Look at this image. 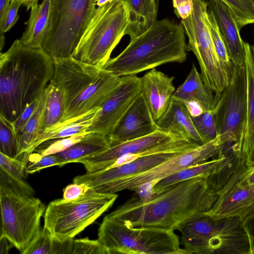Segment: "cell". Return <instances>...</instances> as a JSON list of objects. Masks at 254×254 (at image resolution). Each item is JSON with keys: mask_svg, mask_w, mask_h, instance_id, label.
Here are the masks:
<instances>
[{"mask_svg": "<svg viewBox=\"0 0 254 254\" xmlns=\"http://www.w3.org/2000/svg\"><path fill=\"white\" fill-rule=\"evenodd\" d=\"M175 13L177 16L184 19L190 15L193 9V0H172Z\"/></svg>", "mask_w": 254, "mask_h": 254, "instance_id": "47", "label": "cell"}, {"mask_svg": "<svg viewBox=\"0 0 254 254\" xmlns=\"http://www.w3.org/2000/svg\"><path fill=\"white\" fill-rule=\"evenodd\" d=\"M129 23V12L123 0H112L95 8L72 54L75 59L102 68Z\"/></svg>", "mask_w": 254, "mask_h": 254, "instance_id": "5", "label": "cell"}, {"mask_svg": "<svg viewBox=\"0 0 254 254\" xmlns=\"http://www.w3.org/2000/svg\"><path fill=\"white\" fill-rule=\"evenodd\" d=\"M95 0H52L49 30L41 49L53 60L72 55L95 9Z\"/></svg>", "mask_w": 254, "mask_h": 254, "instance_id": "10", "label": "cell"}, {"mask_svg": "<svg viewBox=\"0 0 254 254\" xmlns=\"http://www.w3.org/2000/svg\"><path fill=\"white\" fill-rule=\"evenodd\" d=\"M118 196L91 189L74 200L55 199L46 207L44 227L58 238H73L111 207Z\"/></svg>", "mask_w": 254, "mask_h": 254, "instance_id": "9", "label": "cell"}, {"mask_svg": "<svg viewBox=\"0 0 254 254\" xmlns=\"http://www.w3.org/2000/svg\"><path fill=\"white\" fill-rule=\"evenodd\" d=\"M91 188L84 183H73L66 186L63 191V199L67 201L76 200L85 194Z\"/></svg>", "mask_w": 254, "mask_h": 254, "instance_id": "45", "label": "cell"}, {"mask_svg": "<svg viewBox=\"0 0 254 254\" xmlns=\"http://www.w3.org/2000/svg\"><path fill=\"white\" fill-rule=\"evenodd\" d=\"M98 239L107 254H190L180 247L174 231L130 227L106 215L98 230Z\"/></svg>", "mask_w": 254, "mask_h": 254, "instance_id": "6", "label": "cell"}, {"mask_svg": "<svg viewBox=\"0 0 254 254\" xmlns=\"http://www.w3.org/2000/svg\"><path fill=\"white\" fill-rule=\"evenodd\" d=\"M219 98L205 85L201 74L192 64L185 80L175 91L171 99L180 102L186 106L196 103L200 105L204 111H208L215 108Z\"/></svg>", "mask_w": 254, "mask_h": 254, "instance_id": "22", "label": "cell"}, {"mask_svg": "<svg viewBox=\"0 0 254 254\" xmlns=\"http://www.w3.org/2000/svg\"><path fill=\"white\" fill-rule=\"evenodd\" d=\"M110 147L108 136L90 131L80 141L66 150L55 154L58 158V166L62 167L70 163H76L80 159L100 153Z\"/></svg>", "mask_w": 254, "mask_h": 254, "instance_id": "28", "label": "cell"}, {"mask_svg": "<svg viewBox=\"0 0 254 254\" xmlns=\"http://www.w3.org/2000/svg\"><path fill=\"white\" fill-rule=\"evenodd\" d=\"M193 2L191 14L181 21L189 40L187 51L195 56L205 85L220 96L229 84L233 69L224 64L216 52L209 25L207 1Z\"/></svg>", "mask_w": 254, "mask_h": 254, "instance_id": "8", "label": "cell"}, {"mask_svg": "<svg viewBox=\"0 0 254 254\" xmlns=\"http://www.w3.org/2000/svg\"><path fill=\"white\" fill-rule=\"evenodd\" d=\"M14 247L11 242L4 235L0 238V254H7L10 249Z\"/></svg>", "mask_w": 254, "mask_h": 254, "instance_id": "51", "label": "cell"}, {"mask_svg": "<svg viewBox=\"0 0 254 254\" xmlns=\"http://www.w3.org/2000/svg\"><path fill=\"white\" fill-rule=\"evenodd\" d=\"M242 220L243 227L249 237L251 254H254V213Z\"/></svg>", "mask_w": 254, "mask_h": 254, "instance_id": "49", "label": "cell"}, {"mask_svg": "<svg viewBox=\"0 0 254 254\" xmlns=\"http://www.w3.org/2000/svg\"><path fill=\"white\" fill-rule=\"evenodd\" d=\"M89 132L85 131L69 137L45 141L40 144L33 152H35L39 156L41 157L56 154L66 150L80 141Z\"/></svg>", "mask_w": 254, "mask_h": 254, "instance_id": "34", "label": "cell"}, {"mask_svg": "<svg viewBox=\"0 0 254 254\" xmlns=\"http://www.w3.org/2000/svg\"><path fill=\"white\" fill-rule=\"evenodd\" d=\"M191 117L194 126L204 143L214 139L218 135L214 109Z\"/></svg>", "mask_w": 254, "mask_h": 254, "instance_id": "35", "label": "cell"}, {"mask_svg": "<svg viewBox=\"0 0 254 254\" xmlns=\"http://www.w3.org/2000/svg\"><path fill=\"white\" fill-rule=\"evenodd\" d=\"M200 145L186 138L179 137L168 145L143 154L126 164L96 172L77 176L73 183H84L91 189L123 178L136 175L185 152Z\"/></svg>", "mask_w": 254, "mask_h": 254, "instance_id": "13", "label": "cell"}, {"mask_svg": "<svg viewBox=\"0 0 254 254\" xmlns=\"http://www.w3.org/2000/svg\"><path fill=\"white\" fill-rule=\"evenodd\" d=\"M100 108H95L80 116L62 121L38 134L27 152L26 157L28 158L29 155L45 141L69 137L87 131Z\"/></svg>", "mask_w": 254, "mask_h": 254, "instance_id": "26", "label": "cell"}, {"mask_svg": "<svg viewBox=\"0 0 254 254\" xmlns=\"http://www.w3.org/2000/svg\"><path fill=\"white\" fill-rule=\"evenodd\" d=\"M59 164V159L55 154L41 157L33 152L28 157L26 171L27 174H32L46 168L58 166Z\"/></svg>", "mask_w": 254, "mask_h": 254, "instance_id": "39", "label": "cell"}, {"mask_svg": "<svg viewBox=\"0 0 254 254\" xmlns=\"http://www.w3.org/2000/svg\"><path fill=\"white\" fill-rule=\"evenodd\" d=\"M141 79L137 75L121 77L110 97L100 107L87 131L109 136L140 93Z\"/></svg>", "mask_w": 254, "mask_h": 254, "instance_id": "14", "label": "cell"}, {"mask_svg": "<svg viewBox=\"0 0 254 254\" xmlns=\"http://www.w3.org/2000/svg\"><path fill=\"white\" fill-rule=\"evenodd\" d=\"M72 254H107V252L98 239L86 238L73 239Z\"/></svg>", "mask_w": 254, "mask_h": 254, "instance_id": "38", "label": "cell"}, {"mask_svg": "<svg viewBox=\"0 0 254 254\" xmlns=\"http://www.w3.org/2000/svg\"><path fill=\"white\" fill-rule=\"evenodd\" d=\"M26 164L19 159L10 157L0 152V167L18 178L23 180L26 178L28 174L26 171Z\"/></svg>", "mask_w": 254, "mask_h": 254, "instance_id": "40", "label": "cell"}, {"mask_svg": "<svg viewBox=\"0 0 254 254\" xmlns=\"http://www.w3.org/2000/svg\"><path fill=\"white\" fill-rule=\"evenodd\" d=\"M112 0H95L94 4L95 6H101Z\"/></svg>", "mask_w": 254, "mask_h": 254, "instance_id": "55", "label": "cell"}, {"mask_svg": "<svg viewBox=\"0 0 254 254\" xmlns=\"http://www.w3.org/2000/svg\"><path fill=\"white\" fill-rule=\"evenodd\" d=\"M221 158L191 165L181 169L172 175L160 180L155 186L153 191L158 194L180 182L198 176L208 177Z\"/></svg>", "mask_w": 254, "mask_h": 254, "instance_id": "31", "label": "cell"}, {"mask_svg": "<svg viewBox=\"0 0 254 254\" xmlns=\"http://www.w3.org/2000/svg\"><path fill=\"white\" fill-rule=\"evenodd\" d=\"M45 89L39 98V105L26 124L19 139L18 150L17 155V159L27 162L28 158L26 154L34 144L38 135L41 115L46 99Z\"/></svg>", "mask_w": 254, "mask_h": 254, "instance_id": "32", "label": "cell"}, {"mask_svg": "<svg viewBox=\"0 0 254 254\" xmlns=\"http://www.w3.org/2000/svg\"><path fill=\"white\" fill-rule=\"evenodd\" d=\"M52 239L51 233L44 227L37 239L24 254H51Z\"/></svg>", "mask_w": 254, "mask_h": 254, "instance_id": "41", "label": "cell"}, {"mask_svg": "<svg viewBox=\"0 0 254 254\" xmlns=\"http://www.w3.org/2000/svg\"><path fill=\"white\" fill-rule=\"evenodd\" d=\"M245 164L232 176L218 192L212 208L206 213L214 219L233 217L242 219L254 213V189L239 184L241 174L247 168Z\"/></svg>", "mask_w": 254, "mask_h": 254, "instance_id": "17", "label": "cell"}, {"mask_svg": "<svg viewBox=\"0 0 254 254\" xmlns=\"http://www.w3.org/2000/svg\"><path fill=\"white\" fill-rule=\"evenodd\" d=\"M52 9V0H43L31 8L27 26L20 38L25 46L35 49L41 48L49 30Z\"/></svg>", "mask_w": 254, "mask_h": 254, "instance_id": "24", "label": "cell"}, {"mask_svg": "<svg viewBox=\"0 0 254 254\" xmlns=\"http://www.w3.org/2000/svg\"><path fill=\"white\" fill-rule=\"evenodd\" d=\"M0 51H1V50H2V48H3V46L4 45V34H0Z\"/></svg>", "mask_w": 254, "mask_h": 254, "instance_id": "56", "label": "cell"}, {"mask_svg": "<svg viewBox=\"0 0 254 254\" xmlns=\"http://www.w3.org/2000/svg\"><path fill=\"white\" fill-rule=\"evenodd\" d=\"M190 254H251L248 236L240 217L214 219L197 214L178 229Z\"/></svg>", "mask_w": 254, "mask_h": 254, "instance_id": "4", "label": "cell"}, {"mask_svg": "<svg viewBox=\"0 0 254 254\" xmlns=\"http://www.w3.org/2000/svg\"><path fill=\"white\" fill-rule=\"evenodd\" d=\"M45 91L46 99L41 115L38 134L62 122L66 108L64 95L60 88L49 83Z\"/></svg>", "mask_w": 254, "mask_h": 254, "instance_id": "30", "label": "cell"}, {"mask_svg": "<svg viewBox=\"0 0 254 254\" xmlns=\"http://www.w3.org/2000/svg\"><path fill=\"white\" fill-rule=\"evenodd\" d=\"M121 77L102 68L96 79L66 107L63 121L101 107L119 85Z\"/></svg>", "mask_w": 254, "mask_h": 254, "instance_id": "19", "label": "cell"}, {"mask_svg": "<svg viewBox=\"0 0 254 254\" xmlns=\"http://www.w3.org/2000/svg\"><path fill=\"white\" fill-rule=\"evenodd\" d=\"M129 12V23L126 35L130 38L145 31L157 20V0H123Z\"/></svg>", "mask_w": 254, "mask_h": 254, "instance_id": "29", "label": "cell"}, {"mask_svg": "<svg viewBox=\"0 0 254 254\" xmlns=\"http://www.w3.org/2000/svg\"><path fill=\"white\" fill-rule=\"evenodd\" d=\"M218 156L221 159L207 178L209 186L217 193L245 164L234 143H224Z\"/></svg>", "mask_w": 254, "mask_h": 254, "instance_id": "27", "label": "cell"}, {"mask_svg": "<svg viewBox=\"0 0 254 254\" xmlns=\"http://www.w3.org/2000/svg\"><path fill=\"white\" fill-rule=\"evenodd\" d=\"M251 48L253 56V58L254 59V45H251Z\"/></svg>", "mask_w": 254, "mask_h": 254, "instance_id": "57", "label": "cell"}, {"mask_svg": "<svg viewBox=\"0 0 254 254\" xmlns=\"http://www.w3.org/2000/svg\"><path fill=\"white\" fill-rule=\"evenodd\" d=\"M0 184L18 189L31 195H33L35 192L34 189L25 181V180L13 176L1 167H0Z\"/></svg>", "mask_w": 254, "mask_h": 254, "instance_id": "43", "label": "cell"}, {"mask_svg": "<svg viewBox=\"0 0 254 254\" xmlns=\"http://www.w3.org/2000/svg\"><path fill=\"white\" fill-rule=\"evenodd\" d=\"M11 0H0V18H1L8 7Z\"/></svg>", "mask_w": 254, "mask_h": 254, "instance_id": "53", "label": "cell"}, {"mask_svg": "<svg viewBox=\"0 0 254 254\" xmlns=\"http://www.w3.org/2000/svg\"><path fill=\"white\" fill-rule=\"evenodd\" d=\"M54 73V61L42 49L15 40L0 54V116L14 122L41 97Z\"/></svg>", "mask_w": 254, "mask_h": 254, "instance_id": "2", "label": "cell"}, {"mask_svg": "<svg viewBox=\"0 0 254 254\" xmlns=\"http://www.w3.org/2000/svg\"><path fill=\"white\" fill-rule=\"evenodd\" d=\"M158 128L140 93L108 136L110 146L145 136Z\"/></svg>", "mask_w": 254, "mask_h": 254, "instance_id": "18", "label": "cell"}, {"mask_svg": "<svg viewBox=\"0 0 254 254\" xmlns=\"http://www.w3.org/2000/svg\"><path fill=\"white\" fill-rule=\"evenodd\" d=\"M18 0L21 1L23 3V5H24L26 7V10H28L33 5L38 3L39 0Z\"/></svg>", "mask_w": 254, "mask_h": 254, "instance_id": "54", "label": "cell"}, {"mask_svg": "<svg viewBox=\"0 0 254 254\" xmlns=\"http://www.w3.org/2000/svg\"><path fill=\"white\" fill-rule=\"evenodd\" d=\"M227 140L223 134H218L211 141L185 152L142 173L118 179L93 189L101 193H116L127 190L134 191L144 183L158 181L189 166L207 161L217 156Z\"/></svg>", "mask_w": 254, "mask_h": 254, "instance_id": "11", "label": "cell"}, {"mask_svg": "<svg viewBox=\"0 0 254 254\" xmlns=\"http://www.w3.org/2000/svg\"><path fill=\"white\" fill-rule=\"evenodd\" d=\"M18 139L10 123L0 116V152L16 158L18 150Z\"/></svg>", "mask_w": 254, "mask_h": 254, "instance_id": "36", "label": "cell"}, {"mask_svg": "<svg viewBox=\"0 0 254 254\" xmlns=\"http://www.w3.org/2000/svg\"><path fill=\"white\" fill-rule=\"evenodd\" d=\"M245 164L247 167L254 166V145L245 160Z\"/></svg>", "mask_w": 254, "mask_h": 254, "instance_id": "52", "label": "cell"}, {"mask_svg": "<svg viewBox=\"0 0 254 254\" xmlns=\"http://www.w3.org/2000/svg\"><path fill=\"white\" fill-rule=\"evenodd\" d=\"M179 136L158 128L148 135L111 146L100 153L79 160L76 163L82 164L87 173L106 170L122 155L148 152Z\"/></svg>", "mask_w": 254, "mask_h": 254, "instance_id": "16", "label": "cell"}, {"mask_svg": "<svg viewBox=\"0 0 254 254\" xmlns=\"http://www.w3.org/2000/svg\"><path fill=\"white\" fill-rule=\"evenodd\" d=\"M247 105L245 64L233 67L230 82L222 92L214 109L218 134L239 148L244 131Z\"/></svg>", "mask_w": 254, "mask_h": 254, "instance_id": "12", "label": "cell"}, {"mask_svg": "<svg viewBox=\"0 0 254 254\" xmlns=\"http://www.w3.org/2000/svg\"><path fill=\"white\" fill-rule=\"evenodd\" d=\"M175 77L155 68L150 69L141 79L140 93L153 118L157 121L167 109L176 90Z\"/></svg>", "mask_w": 254, "mask_h": 254, "instance_id": "21", "label": "cell"}, {"mask_svg": "<svg viewBox=\"0 0 254 254\" xmlns=\"http://www.w3.org/2000/svg\"><path fill=\"white\" fill-rule=\"evenodd\" d=\"M231 10L240 30L254 24V0H221Z\"/></svg>", "mask_w": 254, "mask_h": 254, "instance_id": "33", "label": "cell"}, {"mask_svg": "<svg viewBox=\"0 0 254 254\" xmlns=\"http://www.w3.org/2000/svg\"><path fill=\"white\" fill-rule=\"evenodd\" d=\"M39 98L33 101L14 122L10 123L14 132L18 139V141L26 124L33 115L39 105Z\"/></svg>", "mask_w": 254, "mask_h": 254, "instance_id": "44", "label": "cell"}, {"mask_svg": "<svg viewBox=\"0 0 254 254\" xmlns=\"http://www.w3.org/2000/svg\"><path fill=\"white\" fill-rule=\"evenodd\" d=\"M156 123L161 130L189 139L199 145L204 144L194 126L188 108L180 102L171 99L167 109Z\"/></svg>", "mask_w": 254, "mask_h": 254, "instance_id": "23", "label": "cell"}, {"mask_svg": "<svg viewBox=\"0 0 254 254\" xmlns=\"http://www.w3.org/2000/svg\"><path fill=\"white\" fill-rule=\"evenodd\" d=\"M207 177L184 181L147 200L130 198L107 216L130 227H148L174 231L192 217L209 211L218 194Z\"/></svg>", "mask_w": 254, "mask_h": 254, "instance_id": "1", "label": "cell"}, {"mask_svg": "<svg viewBox=\"0 0 254 254\" xmlns=\"http://www.w3.org/2000/svg\"><path fill=\"white\" fill-rule=\"evenodd\" d=\"M244 48L247 80V105L244 131L239 149L245 163L254 145V59L251 45L248 42H244Z\"/></svg>", "mask_w": 254, "mask_h": 254, "instance_id": "25", "label": "cell"}, {"mask_svg": "<svg viewBox=\"0 0 254 254\" xmlns=\"http://www.w3.org/2000/svg\"><path fill=\"white\" fill-rule=\"evenodd\" d=\"M73 239H64L53 236L51 254H72Z\"/></svg>", "mask_w": 254, "mask_h": 254, "instance_id": "46", "label": "cell"}, {"mask_svg": "<svg viewBox=\"0 0 254 254\" xmlns=\"http://www.w3.org/2000/svg\"><path fill=\"white\" fill-rule=\"evenodd\" d=\"M1 235L24 254L41 232L46 207L40 199L18 189L0 184Z\"/></svg>", "mask_w": 254, "mask_h": 254, "instance_id": "7", "label": "cell"}, {"mask_svg": "<svg viewBox=\"0 0 254 254\" xmlns=\"http://www.w3.org/2000/svg\"><path fill=\"white\" fill-rule=\"evenodd\" d=\"M53 61L54 73L50 83L61 90L66 107L96 79L102 69L72 56Z\"/></svg>", "mask_w": 254, "mask_h": 254, "instance_id": "15", "label": "cell"}, {"mask_svg": "<svg viewBox=\"0 0 254 254\" xmlns=\"http://www.w3.org/2000/svg\"><path fill=\"white\" fill-rule=\"evenodd\" d=\"M239 184L244 187L254 189V166L247 167L240 176Z\"/></svg>", "mask_w": 254, "mask_h": 254, "instance_id": "50", "label": "cell"}, {"mask_svg": "<svg viewBox=\"0 0 254 254\" xmlns=\"http://www.w3.org/2000/svg\"><path fill=\"white\" fill-rule=\"evenodd\" d=\"M158 182V181H153L142 184L134 191L141 200H149L157 194L154 193L153 189Z\"/></svg>", "mask_w": 254, "mask_h": 254, "instance_id": "48", "label": "cell"}, {"mask_svg": "<svg viewBox=\"0 0 254 254\" xmlns=\"http://www.w3.org/2000/svg\"><path fill=\"white\" fill-rule=\"evenodd\" d=\"M183 25L167 18L156 20L131 38L125 49L110 58L102 68L119 76L136 75L170 63H184L187 44Z\"/></svg>", "mask_w": 254, "mask_h": 254, "instance_id": "3", "label": "cell"}, {"mask_svg": "<svg viewBox=\"0 0 254 254\" xmlns=\"http://www.w3.org/2000/svg\"><path fill=\"white\" fill-rule=\"evenodd\" d=\"M207 9L213 13L215 18L233 65L239 67L245 64L244 41L241 37L240 30L231 10L221 0H208Z\"/></svg>", "mask_w": 254, "mask_h": 254, "instance_id": "20", "label": "cell"}, {"mask_svg": "<svg viewBox=\"0 0 254 254\" xmlns=\"http://www.w3.org/2000/svg\"><path fill=\"white\" fill-rule=\"evenodd\" d=\"M23 3L18 0H11L3 16L0 18V34L8 32L17 22L19 16L18 11Z\"/></svg>", "mask_w": 254, "mask_h": 254, "instance_id": "42", "label": "cell"}, {"mask_svg": "<svg viewBox=\"0 0 254 254\" xmlns=\"http://www.w3.org/2000/svg\"><path fill=\"white\" fill-rule=\"evenodd\" d=\"M208 11L209 25L213 45L219 60L230 69H233V64L228 55L227 51L219 31V29L213 13Z\"/></svg>", "mask_w": 254, "mask_h": 254, "instance_id": "37", "label": "cell"}]
</instances>
